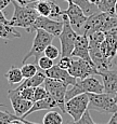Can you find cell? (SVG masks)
<instances>
[{"label": "cell", "mask_w": 117, "mask_h": 124, "mask_svg": "<svg viewBox=\"0 0 117 124\" xmlns=\"http://www.w3.org/2000/svg\"><path fill=\"white\" fill-rule=\"evenodd\" d=\"M11 3H13L14 6V12L13 16L10 20V25L13 27L24 28L26 31H28V29L32 27L36 18L39 16V13L34 7L22 6L14 0H12Z\"/></svg>", "instance_id": "6da1fadb"}, {"label": "cell", "mask_w": 117, "mask_h": 124, "mask_svg": "<svg viewBox=\"0 0 117 124\" xmlns=\"http://www.w3.org/2000/svg\"><path fill=\"white\" fill-rule=\"evenodd\" d=\"M89 105L88 110H94L101 113H115L117 112V99L115 95L108 93H88Z\"/></svg>", "instance_id": "7a4b0ae2"}, {"label": "cell", "mask_w": 117, "mask_h": 124, "mask_svg": "<svg viewBox=\"0 0 117 124\" xmlns=\"http://www.w3.org/2000/svg\"><path fill=\"white\" fill-rule=\"evenodd\" d=\"M104 92L103 84L100 82L97 78L93 76L87 77L85 79H77V82L74 85H72L70 90H67L65 95V101L71 99L72 97L77 96L82 93H95V94H100V93Z\"/></svg>", "instance_id": "3957f363"}, {"label": "cell", "mask_w": 117, "mask_h": 124, "mask_svg": "<svg viewBox=\"0 0 117 124\" xmlns=\"http://www.w3.org/2000/svg\"><path fill=\"white\" fill-rule=\"evenodd\" d=\"M54 36L49 34L46 30L38 28L35 30V38L33 40V44L30 50L28 51V53L24 56V58L22 59V64H25L30 57H34L36 59V62L39 59V57L41 55H44L45 50L48 45L52 44Z\"/></svg>", "instance_id": "277c9868"}, {"label": "cell", "mask_w": 117, "mask_h": 124, "mask_svg": "<svg viewBox=\"0 0 117 124\" xmlns=\"http://www.w3.org/2000/svg\"><path fill=\"white\" fill-rule=\"evenodd\" d=\"M61 18L63 21V29L59 36L61 42V56H71L75 46V41L79 34H77V31L72 27L66 14H62Z\"/></svg>", "instance_id": "5b68a950"}, {"label": "cell", "mask_w": 117, "mask_h": 124, "mask_svg": "<svg viewBox=\"0 0 117 124\" xmlns=\"http://www.w3.org/2000/svg\"><path fill=\"white\" fill-rule=\"evenodd\" d=\"M44 86L47 90L48 95L55 101L61 111L65 113V95L68 90V85L60 80L47 77L44 82Z\"/></svg>", "instance_id": "8992f818"}, {"label": "cell", "mask_w": 117, "mask_h": 124, "mask_svg": "<svg viewBox=\"0 0 117 124\" xmlns=\"http://www.w3.org/2000/svg\"><path fill=\"white\" fill-rule=\"evenodd\" d=\"M88 105H89L88 93L79 94L65 101V113L70 114L73 121H78L88 110Z\"/></svg>", "instance_id": "52a82bcc"}, {"label": "cell", "mask_w": 117, "mask_h": 124, "mask_svg": "<svg viewBox=\"0 0 117 124\" xmlns=\"http://www.w3.org/2000/svg\"><path fill=\"white\" fill-rule=\"evenodd\" d=\"M68 72L76 79H85L90 76L99 75V70L95 67V65L89 63L79 57L72 56V64L68 68Z\"/></svg>", "instance_id": "ba28073f"}, {"label": "cell", "mask_w": 117, "mask_h": 124, "mask_svg": "<svg viewBox=\"0 0 117 124\" xmlns=\"http://www.w3.org/2000/svg\"><path fill=\"white\" fill-rule=\"evenodd\" d=\"M38 28L46 30L49 34L53 35L54 37H59L62 29H63V21H56L54 18L39 15L36 18V21L32 25V27L28 29L27 32H33Z\"/></svg>", "instance_id": "9c48e42d"}, {"label": "cell", "mask_w": 117, "mask_h": 124, "mask_svg": "<svg viewBox=\"0 0 117 124\" xmlns=\"http://www.w3.org/2000/svg\"><path fill=\"white\" fill-rule=\"evenodd\" d=\"M63 13L66 14L72 27L78 32L81 31L83 24L86 23V21H87V18H88V16L83 13L81 9L76 3H74L73 1H68L67 9L62 11V14Z\"/></svg>", "instance_id": "30bf717a"}, {"label": "cell", "mask_w": 117, "mask_h": 124, "mask_svg": "<svg viewBox=\"0 0 117 124\" xmlns=\"http://www.w3.org/2000/svg\"><path fill=\"white\" fill-rule=\"evenodd\" d=\"M30 7H34L41 16H47L50 18H59L62 17V10L56 4L54 0H40L35 3L28 4Z\"/></svg>", "instance_id": "8fae6325"}, {"label": "cell", "mask_w": 117, "mask_h": 124, "mask_svg": "<svg viewBox=\"0 0 117 124\" xmlns=\"http://www.w3.org/2000/svg\"><path fill=\"white\" fill-rule=\"evenodd\" d=\"M107 14L108 13L100 11V12L92 14V15L88 16L87 21L83 24L81 31H80L79 35L89 36L95 31H102V28H103V25H104V22H105Z\"/></svg>", "instance_id": "7c38bea8"}, {"label": "cell", "mask_w": 117, "mask_h": 124, "mask_svg": "<svg viewBox=\"0 0 117 124\" xmlns=\"http://www.w3.org/2000/svg\"><path fill=\"white\" fill-rule=\"evenodd\" d=\"M8 96H9V99H10L11 106L13 108L14 112L18 116H23L24 114L32 108L33 104H34V101H30L23 98L21 96L20 92L16 90L8 91Z\"/></svg>", "instance_id": "4fadbf2b"}, {"label": "cell", "mask_w": 117, "mask_h": 124, "mask_svg": "<svg viewBox=\"0 0 117 124\" xmlns=\"http://www.w3.org/2000/svg\"><path fill=\"white\" fill-rule=\"evenodd\" d=\"M71 56L79 57V58H82L94 65V63L92 62L91 57H90V53H89V40H88V36L78 35L77 39L75 41V46H74V50L72 52Z\"/></svg>", "instance_id": "5bb4252c"}, {"label": "cell", "mask_w": 117, "mask_h": 124, "mask_svg": "<svg viewBox=\"0 0 117 124\" xmlns=\"http://www.w3.org/2000/svg\"><path fill=\"white\" fill-rule=\"evenodd\" d=\"M99 76L102 77L104 92L112 95H116L117 69H103V70H99Z\"/></svg>", "instance_id": "9a60e30c"}, {"label": "cell", "mask_w": 117, "mask_h": 124, "mask_svg": "<svg viewBox=\"0 0 117 124\" xmlns=\"http://www.w3.org/2000/svg\"><path fill=\"white\" fill-rule=\"evenodd\" d=\"M45 73L48 78H52V79L60 80L62 82L66 83L67 85H74L77 82V79L68 72V70L59 67L58 65H53L50 69L45 70Z\"/></svg>", "instance_id": "2e32d148"}, {"label": "cell", "mask_w": 117, "mask_h": 124, "mask_svg": "<svg viewBox=\"0 0 117 124\" xmlns=\"http://www.w3.org/2000/svg\"><path fill=\"white\" fill-rule=\"evenodd\" d=\"M55 107H58V104L55 102L53 98H51L50 96L46 97V98L44 99H40V101H34V104H33L32 108L29 109V110L27 111L25 114H24L23 116H21L22 119H25L27 116H29V114L36 112V111H40V110H51V109L55 108Z\"/></svg>", "instance_id": "e0dca14e"}, {"label": "cell", "mask_w": 117, "mask_h": 124, "mask_svg": "<svg viewBox=\"0 0 117 124\" xmlns=\"http://www.w3.org/2000/svg\"><path fill=\"white\" fill-rule=\"evenodd\" d=\"M104 36H105V43L108 50V54L114 59L116 57L117 52V27L105 31Z\"/></svg>", "instance_id": "ac0fdd59"}, {"label": "cell", "mask_w": 117, "mask_h": 124, "mask_svg": "<svg viewBox=\"0 0 117 124\" xmlns=\"http://www.w3.org/2000/svg\"><path fill=\"white\" fill-rule=\"evenodd\" d=\"M46 78H47L46 73L42 72V70L41 71H37V73H36L35 76L25 79V81H23V82L21 83V85H18L15 90L20 91L22 89H25V87H37V86H40V85L44 84Z\"/></svg>", "instance_id": "d6986e66"}, {"label": "cell", "mask_w": 117, "mask_h": 124, "mask_svg": "<svg viewBox=\"0 0 117 124\" xmlns=\"http://www.w3.org/2000/svg\"><path fill=\"white\" fill-rule=\"evenodd\" d=\"M72 1L77 4L87 16H90L92 14L97 13V12H100L99 8H98V4L92 3L89 0H72Z\"/></svg>", "instance_id": "ffe728a7"}, {"label": "cell", "mask_w": 117, "mask_h": 124, "mask_svg": "<svg viewBox=\"0 0 117 124\" xmlns=\"http://www.w3.org/2000/svg\"><path fill=\"white\" fill-rule=\"evenodd\" d=\"M4 77H6V79L8 80V82L10 84H18L24 79L21 68H18L16 66H11V68L8 70V72H6Z\"/></svg>", "instance_id": "44dd1931"}, {"label": "cell", "mask_w": 117, "mask_h": 124, "mask_svg": "<svg viewBox=\"0 0 117 124\" xmlns=\"http://www.w3.org/2000/svg\"><path fill=\"white\" fill-rule=\"evenodd\" d=\"M0 38L4 40H10L13 38H21V34L14 29L13 26L0 23Z\"/></svg>", "instance_id": "7402d4cb"}, {"label": "cell", "mask_w": 117, "mask_h": 124, "mask_svg": "<svg viewBox=\"0 0 117 124\" xmlns=\"http://www.w3.org/2000/svg\"><path fill=\"white\" fill-rule=\"evenodd\" d=\"M63 123V118L61 113L58 111H51L47 112L44 116L42 124H62Z\"/></svg>", "instance_id": "603a6c76"}, {"label": "cell", "mask_w": 117, "mask_h": 124, "mask_svg": "<svg viewBox=\"0 0 117 124\" xmlns=\"http://www.w3.org/2000/svg\"><path fill=\"white\" fill-rule=\"evenodd\" d=\"M117 0H100L98 3V8L101 12H105L108 14H115V4Z\"/></svg>", "instance_id": "cb8c5ba5"}, {"label": "cell", "mask_w": 117, "mask_h": 124, "mask_svg": "<svg viewBox=\"0 0 117 124\" xmlns=\"http://www.w3.org/2000/svg\"><path fill=\"white\" fill-rule=\"evenodd\" d=\"M38 68L35 64H23L22 68H21V71H22V75L24 77V79H27V78H30L33 76H35L38 71Z\"/></svg>", "instance_id": "d4e9b609"}, {"label": "cell", "mask_w": 117, "mask_h": 124, "mask_svg": "<svg viewBox=\"0 0 117 124\" xmlns=\"http://www.w3.org/2000/svg\"><path fill=\"white\" fill-rule=\"evenodd\" d=\"M117 27V15L116 14H107L105 22H104L103 28H102V31L105 32L107 30L112 29V28Z\"/></svg>", "instance_id": "484cf974"}, {"label": "cell", "mask_w": 117, "mask_h": 124, "mask_svg": "<svg viewBox=\"0 0 117 124\" xmlns=\"http://www.w3.org/2000/svg\"><path fill=\"white\" fill-rule=\"evenodd\" d=\"M37 64H38V67H39L40 70H48L54 65L53 64V59L49 58L48 56L46 55H41L39 57V59L37 61Z\"/></svg>", "instance_id": "4316f807"}, {"label": "cell", "mask_w": 117, "mask_h": 124, "mask_svg": "<svg viewBox=\"0 0 117 124\" xmlns=\"http://www.w3.org/2000/svg\"><path fill=\"white\" fill-rule=\"evenodd\" d=\"M44 55L48 56L49 58H51V59H56L60 55H61V51H60L56 46L50 44V45H48V46L46 47Z\"/></svg>", "instance_id": "83f0119b"}, {"label": "cell", "mask_w": 117, "mask_h": 124, "mask_svg": "<svg viewBox=\"0 0 117 124\" xmlns=\"http://www.w3.org/2000/svg\"><path fill=\"white\" fill-rule=\"evenodd\" d=\"M35 89L36 87H25V89H22L20 90L21 96L23 98L27 99V101H34V98H35Z\"/></svg>", "instance_id": "f1b7e54d"}, {"label": "cell", "mask_w": 117, "mask_h": 124, "mask_svg": "<svg viewBox=\"0 0 117 124\" xmlns=\"http://www.w3.org/2000/svg\"><path fill=\"white\" fill-rule=\"evenodd\" d=\"M67 124H97V123H94V121L92 120L91 116H90L89 110H87L78 121H73V122Z\"/></svg>", "instance_id": "f546056e"}, {"label": "cell", "mask_w": 117, "mask_h": 124, "mask_svg": "<svg viewBox=\"0 0 117 124\" xmlns=\"http://www.w3.org/2000/svg\"><path fill=\"white\" fill-rule=\"evenodd\" d=\"M49 95H48V92L47 90L45 89V86H37L35 89V98H34V101H40V99H44L48 97Z\"/></svg>", "instance_id": "4dcf8cb0"}, {"label": "cell", "mask_w": 117, "mask_h": 124, "mask_svg": "<svg viewBox=\"0 0 117 124\" xmlns=\"http://www.w3.org/2000/svg\"><path fill=\"white\" fill-rule=\"evenodd\" d=\"M71 64H72V56H61V59L59 61L58 66L68 70V68L71 67Z\"/></svg>", "instance_id": "1f68e13d"}, {"label": "cell", "mask_w": 117, "mask_h": 124, "mask_svg": "<svg viewBox=\"0 0 117 124\" xmlns=\"http://www.w3.org/2000/svg\"><path fill=\"white\" fill-rule=\"evenodd\" d=\"M12 120H13V114L0 110V124H10Z\"/></svg>", "instance_id": "d6a6232c"}, {"label": "cell", "mask_w": 117, "mask_h": 124, "mask_svg": "<svg viewBox=\"0 0 117 124\" xmlns=\"http://www.w3.org/2000/svg\"><path fill=\"white\" fill-rule=\"evenodd\" d=\"M14 1H16L18 3L22 4V6H28V4H30V3H35V2L40 1V0H14Z\"/></svg>", "instance_id": "836d02e7"}, {"label": "cell", "mask_w": 117, "mask_h": 124, "mask_svg": "<svg viewBox=\"0 0 117 124\" xmlns=\"http://www.w3.org/2000/svg\"><path fill=\"white\" fill-rule=\"evenodd\" d=\"M0 23L6 24V25H10V21L7 20L6 15H4V13L2 12V10H0Z\"/></svg>", "instance_id": "e575fe53"}, {"label": "cell", "mask_w": 117, "mask_h": 124, "mask_svg": "<svg viewBox=\"0 0 117 124\" xmlns=\"http://www.w3.org/2000/svg\"><path fill=\"white\" fill-rule=\"evenodd\" d=\"M12 2V0H0V10H3Z\"/></svg>", "instance_id": "d590c367"}, {"label": "cell", "mask_w": 117, "mask_h": 124, "mask_svg": "<svg viewBox=\"0 0 117 124\" xmlns=\"http://www.w3.org/2000/svg\"><path fill=\"white\" fill-rule=\"evenodd\" d=\"M10 124H25V123L18 116H13V120L11 121Z\"/></svg>", "instance_id": "8d00e7d4"}, {"label": "cell", "mask_w": 117, "mask_h": 124, "mask_svg": "<svg viewBox=\"0 0 117 124\" xmlns=\"http://www.w3.org/2000/svg\"><path fill=\"white\" fill-rule=\"evenodd\" d=\"M107 124H117V112L113 113V116H112V118L109 119V121Z\"/></svg>", "instance_id": "74e56055"}, {"label": "cell", "mask_w": 117, "mask_h": 124, "mask_svg": "<svg viewBox=\"0 0 117 124\" xmlns=\"http://www.w3.org/2000/svg\"><path fill=\"white\" fill-rule=\"evenodd\" d=\"M20 118H21V116H20ZM21 119H22V118H21ZM22 120L24 121V123H25V124H39V123H35V122H30V121H27V120H25V119H22Z\"/></svg>", "instance_id": "f35d334b"}, {"label": "cell", "mask_w": 117, "mask_h": 124, "mask_svg": "<svg viewBox=\"0 0 117 124\" xmlns=\"http://www.w3.org/2000/svg\"><path fill=\"white\" fill-rule=\"evenodd\" d=\"M89 1H91L92 3H95V4L99 3V0H89Z\"/></svg>", "instance_id": "ab89813d"}, {"label": "cell", "mask_w": 117, "mask_h": 124, "mask_svg": "<svg viewBox=\"0 0 117 124\" xmlns=\"http://www.w3.org/2000/svg\"><path fill=\"white\" fill-rule=\"evenodd\" d=\"M115 14L117 15V2H116V4H115Z\"/></svg>", "instance_id": "60d3db41"}, {"label": "cell", "mask_w": 117, "mask_h": 124, "mask_svg": "<svg viewBox=\"0 0 117 124\" xmlns=\"http://www.w3.org/2000/svg\"><path fill=\"white\" fill-rule=\"evenodd\" d=\"M64 1H67L68 2V1H72V0H64Z\"/></svg>", "instance_id": "b9f144b4"}, {"label": "cell", "mask_w": 117, "mask_h": 124, "mask_svg": "<svg viewBox=\"0 0 117 124\" xmlns=\"http://www.w3.org/2000/svg\"><path fill=\"white\" fill-rule=\"evenodd\" d=\"M115 97H116V99H117V93H116V95H115Z\"/></svg>", "instance_id": "7bdbcfd3"}, {"label": "cell", "mask_w": 117, "mask_h": 124, "mask_svg": "<svg viewBox=\"0 0 117 124\" xmlns=\"http://www.w3.org/2000/svg\"><path fill=\"white\" fill-rule=\"evenodd\" d=\"M1 106H4V105H1V104H0V107H1Z\"/></svg>", "instance_id": "ee69618b"}, {"label": "cell", "mask_w": 117, "mask_h": 124, "mask_svg": "<svg viewBox=\"0 0 117 124\" xmlns=\"http://www.w3.org/2000/svg\"><path fill=\"white\" fill-rule=\"evenodd\" d=\"M116 57H117V52H116Z\"/></svg>", "instance_id": "f6af8a7d"}, {"label": "cell", "mask_w": 117, "mask_h": 124, "mask_svg": "<svg viewBox=\"0 0 117 124\" xmlns=\"http://www.w3.org/2000/svg\"><path fill=\"white\" fill-rule=\"evenodd\" d=\"M99 1H100V0H99Z\"/></svg>", "instance_id": "bcb514c9"}]
</instances>
